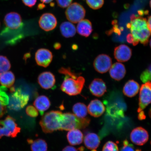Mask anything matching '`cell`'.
<instances>
[{"mask_svg":"<svg viewBox=\"0 0 151 151\" xmlns=\"http://www.w3.org/2000/svg\"><path fill=\"white\" fill-rule=\"evenodd\" d=\"M58 72L65 76L60 87L62 91L70 96H76L81 93L85 83L83 77L73 72L69 68L61 67Z\"/></svg>","mask_w":151,"mask_h":151,"instance_id":"cell-1","label":"cell"},{"mask_svg":"<svg viewBox=\"0 0 151 151\" xmlns=\"http://www.w3.org/2000/svg\"><path fill=\"white\" fill-rule=\"evenodd\" d=\"M130 18V22L127 26L134 41V46H136L139 42L147 46L151 35L147 19L134 14H132Z\"/></svg>","mask_w":151,"mask_h":151,"instance_id":"cell-2","label":"cell"},{"mask_svg":"<svg viewBox=\"0 0 151 151\" xmlns=\"http://www.w3.org/2000/svg\"><path fill=\"white\" fill-rule=\"evenodd\" d=\"M104 103L106 106V115L111 120L114 122L124 118L127 106L122 98H111L105 100Z\"/></svg>","mask_w":151,"mask_h":151,"instance_id":"cell-3","label":"cell"},{"mask_svg":"<svg viewBox=\"0 0 151 151\" xmlns=\"http://www.w3.org/2000/svg\"><path fill=\"white\" fill-rule=\"evenodd\" d=\"M62 114L61 111H52L43 115L39 122L43 132L47 134L60 131Z\"/></svg>","mask_w":151,"mask_h":151,"instance_id":"cell-4","label":"cell"},{"mask_svg":"<svg viewBox=\"0 0 151 151\" xmlns=\"http://www.w3.org/2000/svg\"><path fill=\"white\" fill-rule=\"evenodd\" d=\"M90 121L89 118H79L70 113H63L60 131L84 129L89 125Z\"/></svg>","mask_w":151,"mask_h":151,"instance_id":"cell-5","label":"cell"},{"mask_svg":"<svg viewBox=\"0 0 151 151\" xmlns=\"http://www.w3.org/2000/svg\"><path fill=\"white\" fill-rule=\"evenodd\" d=\"M8 108L15 111L21 110L28 103L29 99L28 94L24 93L19 88L16 89L14 87L10 88Z\"/></svg>","mask_w":151,"mask_h":151,"instance_id":"cell-6","label":"cell"},{"mask_svg":"<svg viewBox=\"0 0 151 151\" xmlns=\"http://www.w3.org/2000/svg\"><path fill=\"white\" fill-rule=\"evenodd\" d=\"M4 22L6 27L1 33L3 36L7 34L16 33L23 26L21 17L16 12H11L6 15Z\"/></svg>","mask_w":151,"mask_h":151,"instance_id":"cell-7","label":"cell"},{"mask_svg":"<svg viewBox=\"0 0 151 151\" xmlns=\"http://www.w3.org/2000/svg\"><path fill=\"white\" fill-rule=\"evenodd\" d=\"M86 11L80 4L74 3L67 7L65 12L66 18L73 23H78L85 17Z\"/></svg>","mask_w":151,"mask_h":151,"instance_id":"cell-8","label":"cell"},{"mask_svg":"<svg viewBox=\"0 0 151 151\" xmlns=\"http://www.w3.org/2000/svg\"><path fill=\"white\" fill-rule=\"evenodd\" d=\"M151 103V82L148 81L142 85L139 91V113L144 112L143 110Z\"/></svg>","mask_w":151,"mask_h":151,"instance_id":"cell-9","label":"cell"},{"mask_svg":"<svg viewBox=\"0 0 151 151\" xmlns=\"http://www.w3.org/2000/svg\"><path fill=\"white\" fill-rule=\"evenodd\" d=\"M112 61L110 57L105 54H100L94 60L93 65L94 69L101 73H106L112 66Z\"/></svg>","mask_w":151,"mask_h":151,"instance_id":"cell-10","label":"cell"},{"mask_svg":"<svg viewBox=\"0 0 151 151\" xmlns=\"http://www.w3.org/2000/svg\"><path fill=\"white\" fill-rule=\"evenodd\" d=\"M148 132L142 127H139L132 130L130 139L132 142L138 146H143L148 140Z\"/></svg>","mask_w":151,"mask_h":151,"instance_id":"cell-11","label":"cell"},{"mask_svg":"<svg viewBox=\"0 0 151 151\" xmlns=\"http://www.w3.org/2000/svg\"><path fill=\"white\" fill-rule=\"evenodd\" d=\"M57 20L54 14L47 13L43 14L39 19L40 27L43 31L49 32L54 29L57 25Z\"/></svg>","mask_w":151,"mask_h":151,"instance_id":"cell-12","label":"cell"},{"mask_svg":"<svg viewBox=\"0 0 151 151\" xmlns=\"http://www.w3.org/2000/svg\"><path fill=\"white\" fill-rule=\"evenodd\" d=\"M52 53L48 49L41 48L35 54V60L39 66L46 68L50 65L53 59Z\"/></svg>","mask_w":151,"mask_h":151,"instance_id":"cell-13","label":"cell"},{"mask_svg":"<svg viewBox=\"0 0 151 151\" xmlns=\"http://www.w3.org/2000/svg\"><path fill=\"white\" fill-rule=\"evenodd\" d=\"M37 82L43 89L48 90L53 87L55 85V77L50 72L45 71L39 75Z\"/></svg>","mask_w":151,"mask_h":151,"instance_id":"cell-14","label":"cell"},{"mask_svg":"<svg viewBox=\"0 0 151 151\" xmlns=\"http://www.w3.org/2000/svg\"><path fill=\"white\" fill-rule=\"evenodd\" d=\"M132 55V49L127 45H121L115 47L114 48V58L118 62H127L130 60Z\"/></svg>","mask_w":151,"mask_h":151,"instance_id":"cell-15","label":"cell"},{"mask_svg":"<svg viewBox=\"0 0 151 151\" xmlns=\"http://www.w3.org/2000/svg\"><path fill=\"white\" fill-rule=\"evenodd\" d=\"M88 88L92 95L97 97H102L107 91L106 84L100 78L94 79L91 83Z\"/></svg>","mask_w":151,"mask_h":151,"instance_id":"cell-16","label":"cell"},{"mask_svg":"<svg viewBox=\"0 0 151 151\" xmlns=\"http://www.w3.org/2000/svg\"><path fill=\"white\" fill-rule=\"evenodd\" d=\"M0 126L9 131L12 137H16L20 132L21 128L18 127L16 120L10 116H7L4 120H0Z\"/></svg>","mask_w":151,"mask_h":151,"instance_id":"cell-17","label":"cell"},{"mask_svg":"<svg viewBox=\"0 0 151 151\" xmlns=\"http://www.w3.org/2000/svg\"><path fill=\"white\" fill-rule=\"evenodd\" d=\"M87 108L89 114L95 118L99 117L102 116L105 110L103 104L98 99L92 100L88 104Z\"/></svg>","mask_w":151,"mask_h":151,"instance_id":"cell-18","label":"cell"},{"mask_svg":"<svg viewBox=\"0 0 151 151\" xmlns=\"http://www.w3.org/2000/svg\"><path fill=\"white\" fill-rule=\"evenodd\" d=\"M125 66L119 62L113 64L109 69V73L111 78L116 81H120L124 78L126 74Z\"/></svg>","mask_w":151,"mask_h":151,"instance_id":"cell-19","label":"cell"},{"mask_svg":"<svg viewBox=\"0 0 151 151\" xmlns=\"http://www.w3.org/2000/svg\"><path fill=\"white\" fill-rule=\"evenodd\" d=\"M139 85L138 83L134 80L127 81L124 85L123 92L124 95L132 98L137 95L139 91Z\"/></svg>","mask_w":151,"mask_h":151,"instance_id":"cell-20","label":"cell"},{"mask_svg":"<svg viewBox=\"0 0 151 151\" xmlns=\"http://www.w3.org/2000/svg\"><path fill=\"white\" fill-rule=\"evenodd\" d=\"M76 31L82 36L88 37L91 34L93 29L91 22L88 19H83L77 24Z\"/></svg>","mask_w":151,"mask_h":151,"instance_id":"cell-21","label":"cell"},{"mask_svg":"<svg viewBox=\"0 0 151 151\" xmlns=\"http://www.w3.org/2000/svg\"><path fill=\"white\" fill-rule=\"evenodd\" d=\"M33 105L40 112L41 115H43L44 112L50 107L51 103L48 97L46 96L41 95L36 99Z\"/></svg>","mask_w":151,"mask_h":151,"instance_id":"cell-22","label":"cell"},{"mask_svg":"<svg viewBox=\"0 0 151 151\" xmlns=\"http://www.w3.org/2000/svg\"><path fill=\"white\" fill-rule=\"evenodd\" d=\"M84 140L85 146L91 150L97 149L101 143L99 136L93 133L87 134L84 137Z\"/></svg>","mask_w":151,"mask_h":151,"instance_id":"cell-23","label":"cell"},{"mask_svg":"<svg viewBox=\"0 0 151 151\" xmlns=\"http://www.w3.org/2000/svg\"><path fill=\"white\" fill-rule=\"evenodd\" d=\"M67 137L69 144L72 146L80 145L83 140V135L79 129L69 131L67 134Z\"/></svg>","mask_w":151,"mask_h":151,"instance_id":"cell-24","label":"cell"},{"mask_svg":"<svg viewBox=\"0 0 151 151\" xmlns=\"http://www.w3.org/2000/svg\"><path fill=\"white\" fill-rule=\"evenodd\" d=\"M60 31L63 37L70 38L74 36L76 33V29L71 22H65L60 25Z\"/></svg>","mask_w":151,"mask_h":151,"instance_id":"cell-25","label":"cell"},{"mask_svg":"<svg viewBox=\"0 0 151 151\" xmlns=\"http://www.w3.org/2000/svg\"><path fill=\"white\" fill-rule=\"evenodd\" d=\"M15 80L14 75L11 71L0 73V83L7 88H11L14 85Z\"/></svg>","mask_w":151,"mask_h":151,"instance_id":"cell-26","label":"cell"},{"mask_svg":"<svg viewBox=\"0 0 151 151\" xmlns=\"http://www.w3.org/2000/svg\"><path fill=\"white\" fill-rule=\"evenodd\" d=\"M28 142L31 145L32 151H47L48 149L47 143L44 139H38L33 140L28 139Z\"/></svg>","mask_w":151,"mask_h":151,"instance_id":"cell-27","label":"cell"},{"mask_svg":"<svg viewBox=\"0 0 151 151\" xmlns=\"http://www.w3.org/2000/svg\"><path fill=\"white\" fill-rule=\"evenodd\" d=\"M73 111L76 116L80 118H86L88 114V108L84 104L78 103L73 105Z\"/></svg>","mask_w":151,"mask_h":151,"instance_id":"cell-28","label":"cell"},{"mask_svg":"<svg viewBox=\"0 0 151 151\" xmlns=\"http://www.w3.org/2000/svg\"><path fill=\"white\" fill-rule=\"evenodd\" d=\"M11 67L10 62L6 57L0 55V73L6 72Z\"/></svg>","mask_w":151,"mask_h":151,"instance_id":"cell-29","label":"cell"},{"mask_svg":"<svg viewBox=\"0 0 151 151\" xmlns=\"http://www.w3.org/2000/svg\"><path fill=\"white\" fill-rule=\"evenodd\" d=\"M86 2L90 8L95 10L101 8L104 4V0H86Z\"/></svg>","mask_w":151,"mask_h":151,"instance_id":"cell-30","label":"cell"},{"mask_svg":"<svg viewBox=\"0 0 151 151\" xmlns=\"http://www.w3.org/2000/svg\"><path fill=\"white\" fill-rule=\"evenodd\" d=\"M102 151H119L118 147L116 143L109 141L104 145Z\"/></svg>","mask_w":151,"mask_h":151,"instance_id":"cell-31","label":"cell"},{"mask_svg":"<svg viewBox=\"0 0 151 151\" xmlns=\"http://www.w3.org/2000/svg\"><path fill=\"white\" fill-rule=\"evenodd\" d=\"M120 151H141L139 149H135L133 145L129 142L127 139H125L123 142V146Z\"/></svg>","mask_w":151,"mask_h":151,"instance_id":"cell-32","label":"cell"},{"mask_svg":"<svg viewBox=\"0 0 151 151\" xmlns=\"http://www.w3.org/2000/svg\"><path fill=\"white\" fill-rule=\"evenodd\" d=\"M26 112L28 116L32 118H36L38 116V111L35 106L29 105L26 107Z\"/></svg>","mask_w":151,"mask_h":151,"instance_id":"cell-33","label":"cell"},{"mask_svg":"<svg viewBox=\"0 0 151 151\" xmlns=\"http://www.w3.org/2000/svg\"><path fill=\"white\" fill-rule=\"evenodd\" d=\"M140 78L143 83H145L148 81H151V73L147 69L141 73Z\"/></svg>","mask_w":151,"mask_h":151,"instance_id":"cell-34","label":"cell"},{"mask_svg":"<svg viewBox=\"0 0 151 151\" xmlns=\"http://www.w3.org/2000/svg\"><path fill=\"white\" fill-rule=\"evenodd\" d=\"M73 0H56L58 6L62 8H65L70 5Z\"/></svg>","mask_w":151,"mask_h":151,"instance_id":"cell-35","label":"cell"},{"mask_svg":"<svg viewBox=\"0 0 151 151\" xmlns=\"http://www.w3.org/2000/svg\"><path fill=\"white\" fill-rule=\"evenodd\" d=\"M4 136L11 137V134L3 126H0V139Z\"/></svg>","mask_w":151,"mask_h":151,"instance_id":"cell-36","label":"cell"},{"mask_svg":"<svg viewBox=\"0 0 151 151\" xmlns=\"http://www.w3.org/2000/svg\"><path fill=\"white\" fill-rule=\"evenodd\" d=\"M22 1L24 5L26 6L32 7L35 5L37 0H22Z\"/></svg>","mask_w":151,"mask_h":151,"instance_id":"cell-37","label":"cell"},{"mask_svg":"<svg viewBox=\"0 0 151 151\" xmlns=\"http://www.w3.org/2000/svg\"><path fill=\"white\" fill-rule=\"evenodd\" d=\"M62 151H78L75 147L71 146H67L64 148Z\"/></svg>","mask_w":151,"mask_h":151,"instance_id":"cell-38","label":"cell"},{"mask_svg":"<svg viewBox=\"0 0 151 151\" xmlns=\"http://www.w3.org/2000/svg\"><path fill=\"white\" fill-rule=\"evenodd\" d=\"M127 40L128 43H132L134 45V41L131 34H128L127 36Z\"/></svg>","mask_w":151,"mask_h":151,"instance_id":"cell-39","label":"cell"},{"mask_svg":"<svg viewBox=\"0 0 151 151\" xmlns=\"http://www.w3.org/2000/svg\"><path fill=\"white\" fill-rule=\"evenodd\" d=\"M147 21L148 28L149 29H150L151 33V16L148 17V20H147Z\"/></svg>","mask_w":151,"mask_h":151,"instance_id":"cell-40","label":"cell"},{"mask_svg":"<svg viewBox=\"0 0 151 151\" xmlns=\"http://www.w3.org/2000/svg\"><path fill=\"white\" fill-rule=\"evenodd\" d=\"M54 48L56 49V50H58L61 47V45L59 43H56L54 45Z\"/></svg>","mask_w":151,"mask_h":151,"instance_id":"cell-41","label":"cell"},{"mask_svg":"<svg viewBox=\"0 0 151 151\" xmlns=\"http://www.w3.org/2000/svg\"><path fill=\"white\" fill-rule=\"evenodd\" d=\"M53 0H40L43 3L48 4L51 2Z\"/></svg>","mask_w":151,"mask_h":151,"instance_id":"cell-42","label":"cell"},{"mask_svg":"<svg viewBox=\"0 0 151 151\" xmlns=\"http://www.w3.org/2000/svg\"><path fill=\"white\" fill-rule=\"evenodd\" d=\"M147 69L151 73V64L149 65L148 68Z\"/></svg>","mask_w":151,"mask_h":151,"instance_id":"cell-43","label":"cell"},{"mask_svg":"<svg viewBox=\"0 0 151 151\" xmlns=\"http://www.w3.org/2000/svg\"><path fill=\"white\" fill-rule=\"evenodd\" d=\"M149 116L151 118V108L150 109L149 112Z\"/></svg>","mask_w":151,"mask_h":151,"instance_id":"cell-44","label":"cell"},{"mask_svg":"<svg viewBox=\"0 0 151 151\" xmlns=\"http://www.w3.org/2000/svg\"><path fill=\"white\" fill-rule=\"evenodd\" d=\"M150 46L151 48V39H150Z\"/></svg>","mask_w":151,"mask_h":151,"instance_id":"cell-45","label":"cell"},{"mask_svg":"<svg viewBox=\"0 0 151 151\" xmlns=\"http://www.w3.org/2000/svg\"><path fill=\"white\" fill-rule=\"evenodd\" d=\"M1 105H0V117H1Z\"/></svg>","mask_w":151,"mask_h":151,"instance_id":"cell-46","label":"cell"},{"mask_svg":"<svg viewBox=\"0 0 151 151\" xmlns=\"http://www.w3.org/2000/svg\"><path fill=\"white\" fill-rule=\"evenodd\" d=\"M150 8L151 9V0H150Z\"/></svg>","mask_w":151,"mask_h":151,"instance_id":"cell-47","label":"cell"},{"mask_svg":"<svg viewBox=\"0 0 151 151\" xmlns=\"http://www.w3.org/2000/svg\"><path fill=\"white\" fill-rule=\"evenodd\" d=\"M92 151H97L96 150H92Z\"/></svg>","mask_w":151,"mask_h":151,"instance_id":"cell-48","label":"cell"},{"mask_svg":"<svg viewBox=\"0 0 151 151\" xmlns=\"http://www.w3.org/2000/svg\"></svg>","mask_w":151,"mask_h":151,"instance_id":"cell-49","label":"cell"}]
</instances>
